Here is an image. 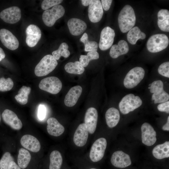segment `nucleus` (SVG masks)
<instances>
[{
  "label": "nucleus",
  "mask_w": 169,
  "mask_h": 169,
  "mask_svg": "<svg viewBox=\"0 0 169 169\" xmlns=\"http://www.w3.org/2000/svg\"><path fill=\"white\" fill-rule=\"evenodd\" d=\"M118 20L122 32L126 33L133 28L136 23V17L132 7L129 5H125L120 12Z\"/></svg>",
  "instance_id": "obj_1"
},
{
  "label": "nucleus",
  "mask_w": 169,
  "mask_h": 169,
  "mask_svg": "<svg viewBox=\"0 0 169 169\" xmlns=\"http://www.w3.org/2000/svg\"><path fill=\"white\" fill-rule=\"evenodd\" d=\"M110 161L113 166L120 168H125L131 163L129 155L121 151L115 152L111 156Z\"/></svg>",
  "instance_id": "obj_16"
},
{
  "label": "nucleus",
  "mask_w": 169,
  "mask_h": 169,
  "mask_svg": "<svg viewBox=\"0 0 169 169\" xmlns=\"http://www.w3.org/2000/svg\"><path fill=\"white\" fill-rule=\"evenodd\" d=\"M64 68L66 72L71 74H81L84 71V67L79 61L69 62L65 64Z\"/></svg>",
  "instance_id": "obj_31"
},
{
  "label": "nucleus",
  "mask_w": 169,
  "mask_h": 169,
  "mask_svg": "<svg viewBox=\"0 0 169 169\" xmlns=\"http://www.w3.org/2000/svg\"><path fill=\"white\" fill-rule=\"evenodd\" d=\"M145 74L144 69L140 67H135L127 73L124 80L125 87L128 89L136 86L143 79Z\"/></svg>",
  "instance_id": "obj_5"
},
{
  "label": "nucleus",
  "mask_w": 169,
  "mask_h": 169,
  "mask_svg": "<svg viewBox=\"0 0 169 169\" xmlns=\"http://www.w3.org/2000/svg\"><path fill=\"white\" fill-rule=\"evenodd\" d=\"M65 11L64 8L61 5L54 6L51 9L44 12L42 17L43 21L47 26L52 27L58 19L64 16Z\"/></svg>",
  "instance_id": "obj_6"
},
{
  "label": "nucleus",
  "mask_w": 169,
  "mask_h": 169,
  "mask_svg": "<svg viewBox=\"0 0 169 169\" xmlns=\"http://www.w3.org/2000/svg\"><path fill=\"white\" fill-rule=\"evenodd\" d=\"M21 17L20 9L17 6L6 8L0 13V18L4 22L14 24L18 22Z\"/></svg>",
  "instance_id": "obj_10"
},
{
  "label": "nucleus",
  "mask_w": 169,
  "mask_h": 169,
  "mask_svg": "<svg viewBox=\"0 0 169 169\" xmlns=\"http://www.w3.org/2000/svg\"><path fill=\"white\" fill-rule=\"evenodd\" d=\"M106 139L103 137L96 140L92 145L90 153V157L94 162L100 160L103 157L107 146Z\"/></svg>",
  "instance_id": "obj_9"
},
{
  "label": "nucleus",
  "mask_w": 169,
  "mask_h": 169,
  "mask_svg": "<svg viewBox=\"0 0 169 169\" xmlns=\"http://www.w3.org/2000/svg\"><path fill=\"white\" fill-rule=\"evenodd\" d=\"M31 159V156L28 151L23 148L18 151V164L21 168H25L28 165Z\"/></svg>",
  "instance_id": "obj_29"
},
{
  "label": "nucleus",
  "mask_w": 169,
  "mask_h": 169,
  "mask_svg": "<svg viewBox=\"0 0 169 169\" xmlns=\"http://www.w3.org/2000/svg\"><path fill=\"white\" fill-rule=\"evenodd\" d=\"M31 90V88L23 86L19 89L18 95L15 96L17 101L21 105L26 104L28 101V96Z\"/></svg>",
  "instance_id": "obj_32"
},
{
  "label": "nucleus",
  "mask_w": 169,
  "mask_h": 169,
  "mask_svg": "<svg viewBox=\"0 0 169 169\" xmlns=\"http://www.w3.org/2000/svg\"><path fill=\"white\" fill-rule=\"evenodd\" d=\"M146 37L145 33L141 32L137 26L131 29L127 34V40L131 44H135L139 39H144Z\"/></svg>",
  "instance_id": "obj_28"
},
{
  "label": "nucleus",
  "mask_w": 169,
  "mask_h": 169,
  "mask_svg": "<svg viewBox=\"0 0 169 169\" xmlns=\"http://www.w3.org/2000/svg\"><path fill=\"white\" fill-rule=\"evenodd\" d=\"M152 153L154 156L158 159L169 157V141L156 146L153 149Z\"/></svg>",
  "instance_id": "obj_27"
},
{
  "label": "nucleus",
  "mask_w": 169,
  "mask_h": 169,
  "mask_svg": "<svg viewBox=\"0 0 169 169\" xmlns=\"http://www.w3.org/2000/svg\"><path fill=\"white\" fill-rule=\"evenodd\" d=\"M169 40L167 36L164 34H156L151 36L147 40L146 47L150 52H160L168 46Z\"/></svg>",
  "instance_id": "obj_3"
},
{
  "label": "nucleus",
  "mask_w": 169,
  "mask_h": 169,
  "mask_svg": "<svg viewBox=\"0 0 169 169\" xmlns=\"http://www.w3.org/2000/svg\"><path fill=\"white\" fill-rule=\"evenodd\" d=\"M88 12V17L91 22L96 23L100 21L103 14L101 1L99 0H91L89 5Z\"/></svg>",
  "instance_id": "obj_14"
},
{
  "label": "nucleus",
  "mask_w": 169,
  "mask_h": 169,
  "mask_svg": "<svg viewBox=\"0 0 169 169\" xmlns=\"http://www.w3.org/2000/svg\"><path fill=\"white\" fill-rule=\"evenodd\" d=\"M26 33V42L27 45L30 47L35 46L41 37L40 28L35 25L30 24L27 28Z\"/></svg>",
  "instance_id": "obj_15"
},
{
  "label": "nucleus",
  "mask_w": 169,
  "mask_h": 169,
  "mask_svg": "<svg viewBox=\"0 0 169 169\" xmlns=\"http://www.w3.org/2000/svg\"><path fill=\"white\" fill-rule=\"evenodd\" d=\"M20 143L23 147L34 152L39 151L41 148L39 141L36 137L30 135L23 136L21 139Z\"/></svg>",
  "instance_id": "obj_21"
},
{
  "label": "nucleus",
  "mask_w": 169,
  "mask_h": 169,
  "mask_svg": "<svg viewBox=\"0 0 169 169\" xmlns=\"http://www.w3.org/2000/svg\"><path fill=\"white\" fill-rule=\"evenodd\" d=\"M98 117V112L95 108H89L86 110L84 118V124L90 134H93L96 130Z\"/></svg>",
  "instance_id": "obj_18"
},
{
  "label": "nucleus",
  "mask_w": 169,
  "mask_h": 169,
  "mask_svg": "<svg viewBox=\"0 0 169 169\" xmlns=\"http://www.w3.org/2000/svg\"><path fill=\"white\" fill-rule=\"evenodd\" d=\"M115 33L114 30L110 27H105L101 31L99 44L100 49L105 50L110 48L113 43Z\"/></svg>",
  "instance_id": "obj_11"
},
{
  "label": "nucleus",
  "mask_w": 169,
  "mask_h": 169,
  "mask_svg": "<svg viewBox=\"0 0 169 169\" xmlns=\"http://www.w3.org/2000/svg\"><path fill=\"white\" fill-rule=\"evenodd\" d=\"M68 48L69 46L67 43H63L60 44L57 50L52 52V55L56 60H58L61 56L67 58L70 54Z\"/></svg>",
  "instance_id": "obj_33"
},
{
  "label": "nucleus",
  "mask_w": 169,
  "mask_h": 169,
  "mask_svg": "<svg viewBox=\"0 0 169 169\" xmlns=\"http://www.w3.org/2000/svg\"><path fill=\"white\" fill-rule=\"evenodd\" d=\"M99 57V53L97 51H89L87 55L80 56L79 62L83 67H86L91 60L98 59Z\"/></svg>",
  "instance_id": "obj_35"
},
{
  "label": "nucleus",
  "mask_w": 169,
  "mask_h": 169,
  "mask_svg": "<svg viewBox=\"0 0 169 169\" xmlns=\"http://www.w3.org/2000/svg\"><path fill=\"white\" fill-rule=\"evenodd\" d=\"M142 141L148 146L154 144L156 141V132L153 127L147 122L144 123L141 127Z\"/></svg>",
  "instance_id": "obj_13"
},
{
  "label": "nucleus",
  "mask_w": 169,
  "mask_h": 169,
  "mask_svg": "<svg viewBox=\"0 0 169 169\" xmlns=\"http://www.w3.org/2000/svg\"><path fill=\"white\" fill-rule=\"evenodd\" d=\"M82 5L84 6H87L89 5L91 0H81Z\"/></svg>",
  "instance_id": "obj_46"
},
{
  "label": "nucleus",
  "mask_w": 169,
  "mask_h": 169,
  "mask_svg": "<svg viewBox=\"0 0 169 169\" xmlns=\"http://www.w3.org/2000/svg\"><path fill=\"white\" fill-rule=\"evenodd\" d=\"M63 1L61 0H44L41 3V8L45 10L59 4Z\"/></svg>",
  "instance_id": "obj_38"
},
{
  "label": "nucleus",
  "mask_w": 169,
  "mask_h": 169,
  "mask_svg": "<svg viewBox=\"0 0 169 169\" xmlns=\"http://www.w3.org/2000/svg\"><path fill=\"white\" fill-rule=\"evenodd\" d=\"M80 41L84 45L85 51H97L98 44L95 41H89L88 37L86 33H84L80 38Z\"/></svg>",
  "instance_id": "obj_34"
},
{
  "label": "nucleus",
  "mask_w": 169,
  "mask_h": 169,
  "mask_svg": "<svg viewBox=\"0 0 169 169\" xmlns=\"http://www.w3.org/2000/svg\"><path fill=\"white\" fill-rule=\"evenodd\" d=\"M157 25L162 31L169 32V11L166 9H161L157 13Z\"/></svg>",
  "instance_id": "obj_26"
},
{
  "label": "nucleus",
  "mask_w": 169,
  "mask_h": 169,
  "mask_svg": "<svg viewBox=\"0 0 169 169\" xmlns=\"http://www.w3.org/2000/svg\"><path fill=\"white\" fill-rule=\"evenodd\" d=\"M158 110L161 112L169 113V101H167L159 104L157 107Z\"/></svg>",
  "instance_id": "obj_41"
},
{
  "label": "nucleus",
  "mask_w": 169,
  "mask_h": 169,
  "mask_svg": "<svg viewBox=\"0 0 169 169\" xmlns=\"http://www.w3.org/2000/svg\"><path fill=\"white\" fill-rule=\"evenodd\" d=\"M2 116L4 122L13 129L19 130L22 127L21 120L13 111L5 109L3 112Z\"/></svg>",
  "instance_id": "obj_17"
},
{
  "label": "nucleus",
  "mask_w": 169,
  "mask_h": 169,
  "mask_svg": "<svg viewBox=\"0 0 169 169\" xmlns=\"http://www.w3.org/2000/svg\"><path fill=\"white\" fill-rule=\"evenodd\" d=\"M142 103V100L139 96L130 94L123 98L119 103V108L122 114H126L139 108Z\"/></svg>",
  "instance_id": "obj_4"
},
{
  "label": "nucleus",
  "mask_w": 169,
  "mask_h": 169,
  "mask_svg": "<svg viewBox=\"0 0 169 169\" xmlns=\"http://www.w3.org/2000/svg\"><path fill=\"white\" fill-rule=\"evenodd\" d=\"M13 82L9 78L6 79L4 77L0 79V91H6L10 90L13 86Z\"/></svg>",
  "instance_id": "obj_36"
},
{
  "label": "nucleus",
  "mask_w": 169,
  "mask_h": 169,
  "mask_svg": "<svg viewBox=\"0 0 169 169\" xmlns=\"http://www.w3.org/2000/svg\"><path fill=\"white\" fill-rule=\"evenodd\" d=\"M0 40L8 49L14 50L18 48L19 41L16 37L9 30L3 28L0 29Z\"/></svg>",
  "instance_id": "obj_12"
},
{
  "label": "nucleus",
  "mask_w": 169,
  "mask_h": 169,
  "mask_svg": "<svg viewBox=\"0 0 169 169\" xmlns=\"http://www.w3.org/2000/svg\"><path fill=\"white\" fill-rule=\"evenodd\" d=\"M82 91V88L80 86L76 85L72 87L65 96V105L69 107L75 105L80 96Z\"/></svg>",
  "instance_id": "obj_22"
},
{
  "label": "nucleus",
  "mask_w": 169,
  "mask_h": 169,
  "mask_svg": "<svg viewBox=\"0 0 169 169\" xmlns=\"http://www.w3.org/2000/svg\"><path fill=\"white\" fill-rule=\"evenodd\" d=\"M151 93H153L152 100L156 104L167 101L169 99V95L163 90V84L161 80L155 81L149 84Z\"/></svg>",
  "instance_id": "obj_7"
},
{
  "label": "nucleus",
  "mask_w": 169,
  "mask_h": 169,
  "mask_svg": "<svg viewBox=\"0 0 169 169\" xmlns=\"http://www.w3.org/2000/svg\"><path fill=\"white\" fill-rule=\"evenodd\" d=\"M129 50L127 42L124 40L119 41L118 44H114L111 46L110 51V57L115 59L119 56L127 54Z\"/></svg>",
  "instance_id": "obj_24"
},
{
  "label": "nucleus",
  "mask_w": 169,
  "mask_h": 169,
  "mask_svg": "<svg viewBox=\"0 0 169 169\" xmlns=\"http://www.w3.org/2000/svg\"><path fill=\"white\" fill-rule=\"evenodd\" d=\"M47 131L51 136H58L63 134L64 131V126L54 117L49 118L47 120Z\"/></svg>",
  "instance_id": "obj_23"
},
{
  "label": "nucleus",
  "mask_w": 169,
  "mask_h": 169,
  "mask_svg": "<svg viewBox=\"0 0 169 169\" xmlns=\"http://www.w3.org/2000/svg\"><path fill=\"white\" fill-rule=\"evenodd\" d=\"M1 115H0V121H1Z\"/></svg>",
  "instance_id": "obj_48"
},
{
  "label": "nucleus",
  "mask_w": 169,
  "mask_h": 169,
  "mask_svg": "<svg viewBox=\"0 0 169 169\" xmlns=\"http://www.w3.org/2000/svg\"><path fill=\"white\" fill-rule=\"evenodd\" d=\"M8 169H21L20 167L14 161H11L9 164Z\"/></svg>",
  "instance_id": "obj_43"
},
{
  "label": "nucleus",
  "mask_w": 169,
  "mask_h": 169,
  "mask_svg": "<svg viewBox=\"0 0 169 169\" xmlns=\"http://www.w3.org/2000/svg\"><path fill=\"white\" fill-rule=\"evenodd\" d=\"M39 88L53 94L58 93L62 86L60 80L57 77L50 76L43 79L39 84Z\"/></svg>",
  "instance_id": "obj_8"
},
{
  "label": "nucleus",
  "mask_w": 169,
  "mask_h": 169,
  "mask_svg": "<svg viewBox=\"0 0 169 169\" xmlns=\"http://www.w3.org/2000/svg\"><path fill=\"white\" fill-rule=\"evenodd\" d=\"M88 136L89 132L86 125L84 123H81L79 125L74 132V142L78 146H83L87 143Z\"/></svg>",
  "instance_id": "obj_19"
},
{
  "label": "nucleus",
  "mask_w": 169,
  "mask_h": 169,
  "mask_svg": "<svg viewBox=\"0 0 169 169\" xmlns=\"http://www.w3.org/2000/svg\"><path fill=\"white\" fill-rule=\"evenodd\" d=\"M5 56V53L2 48L0 47V61L4 58Z\"/></svg>",
  "instance_id": "obj_45"
},
{
  "label": "nucleus",
  "mask_w": 169,
  "mask_h": 169,
  "mask_svg": "<svg viewBox=\"0 0 169 169\" xmlns=\"http://www.w3.org/2000/svg\"><path fill=\"white\" fill-rule=\"evenodd\" d=\"M57 65V61L53 55H46L43 58L35 67V74L38 77L46 76L52 72Z\"/></svg>",
  "instance_id": "obj_2"
},
{
  "label": "nucleus",
  "mask_w": 169,
  "mask_h": 169,
  "mask_svg": "<svg viewBox=\"0 0 169 169\" xmlns=\"http://www.w3.org/2000/svg\"><path fill=\"white\" fill-rule=\"evenodd\" d=\"M46 108L44 105L40 104L39 105L38 111V117L40 120H44L46 114Z\"/></svg>",
  "instance_id": "obj_40"
},
{
  "label": "nucleus",
  "mask_w": 169,
  "mask_h": 169,
  "mask_svg": "<svg viewBox=\"0 0 169 169\" xmlns=\"http://www.w3.org/2000/svg\"><path fill=\"white\" fill-rule=\"evenodd\" d=\"M158 71L160 74L169 78V62H166L161 64L159 66Z\"/></svg>",
  "instance_id": "obj_39"
},
{
  "label": "nucleus",
  "mask_w": 169,
  "mask_h": 169,
  "mask_svg": "<svg viewBox=\"0 0 169 169\" xmlns=\"http://www.w3.org/2000/svg\"><path fill=\"white\" fill-rule=\"evenodd\" d=\"M13 158L8 152H5L0 160V169H8L9 163Z\"/></svg>",
  "instance_id": "obj_37"
},
{
  "label": "nucleus",
  "mask_w": 169,
  "mask_h": 169,
  "mask_svg": "<svg viewBox=\"0 0 169 169\" xmlns=\"http://www.w3.org/2000/svg\"><path fill=\"white\" fill-rule=\"evenodd\" d=\"M67 25L70 33L74 36H78L82 34L86 30L87 25L83 20L77 18L70 19Z\"/></svg>",
  "instance_id": "obj_20"
},
{
  "label": "nucleus",
  "mask_w": 169,
  "mask_h": 169,
  "mask_svg": "<svg viewBox=\"0 0 169 169\" xmlns=\"http://www.w3.org/2000/svg\"><path fill=\"white\" fill-rule=\"evenodd\" d=\"M162 129L164 131H169V116L167 118L166 123L162 127Z\"/></svg>",
  "instance_id": "obj_44"
},
{
  "label": "nucleus",
  "mask_w": 169,
  "mask_h": 169,
  "mask_svg": "<svg viewBox=\"0 0 169 169\" xmlns=\"http://www.w3.org/2000/svg\"><path fill=\"white\" fill-rule=\"evenodd\" d=\"M106 121L107 125L110 128L116 126L120 120V114L119 110L114 107L109 108L105 114Z\"/></svg>",
  "instance_id": "obj_25"
},
{
  "label": "nucleus",
  "mask_w": 169,
  "mask_h": 169,
  "mask_svg": "<svg viewBox=\"0 0 169 169\" xmlns=\"http://www.w3.org/2000/svg\"><path fill=\"white\" fill-rule=\"evenodd\" d=\"M112 0H102L101 3L102 8L106 11L108 10L111 5Z\"/></svg>",
  "instance_id": "obj_42"
},
{
  "label": "nucleus",
  "mask_w": 169,
  "mask_h": 169,
  "mask_svg": "<svg viewBox=\"0 0 169 169\" xmlns=\"http://www.w3.org/2000/svg\"><path fill=\"white\" fill-rule=\"evenodd\" d=\"M49 169H60L63 162L62 157L59 151L54 150L50 153L49 156Z\"/></svg>",
  "instance_id": "obj_30"
},
{
  "label": "nucleus",
  "mask_w": 169,
  "mask_h": 169,
  "mask_svg": "<svg viewBox=\"0 0 169 169\" xmlns=\"http://www.w3.org/2000/svg\"><path fill=\"white\" fill-rule=\"evenodd\" d=\"M90 169H96V168H90Z\"/></svg>",
  "instance_id": "obj_47"
}]
</instances>
